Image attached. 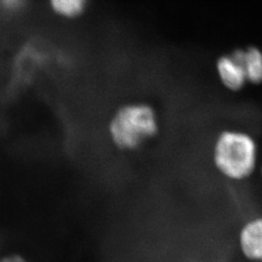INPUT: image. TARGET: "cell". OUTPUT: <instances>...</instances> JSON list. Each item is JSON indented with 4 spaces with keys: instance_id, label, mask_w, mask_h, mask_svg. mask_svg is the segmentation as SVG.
<instances>
[{
    "instance_id": "cell-1",
    "label": "cell",
    "mask_w": 262,
    "mask_h": 262,
    "mask_svg": "<svg viewBox=\"0 0 262 262\" xmlns=\"http://www.w3.org/2000/svg\"><path fill=\"white\" fill-rule=\"evenodd\" d=\"M160 130L157 110L147 102L122 104L113 113L107 124L108 138L113 146L123 152L141 149L155 139Z\"/></svg>"
},
{
    "instance_id": "cell-2",
    "label": "cell",
    "mask_w": 262,
    "mask_h": 262,
    "mask_svg": "<svg viewBox=\"0 0 262 262\" xmlns=\"http://www.w3.org/2000/svg\"><path fill=\"white\" fill-rule=\"evenodd\" d=\"M257 160V145L244 131H221L213 143L212 161L216 172L229 181L240 182L252 176Z\"/></svg>"
},
{
    "instance_id": "cell-3",
    "label": "cell",
    "mask_w": 262,
    "mask_h": 262,
    "mask_svg": "<svg viewBox=\"0 0 262 262\" xmlns=\"http://www.w3.org/2000/svg\"><path fill=\"white\" fill-rule=\"evenodd\" d=\"M215 69L220 82L230 92L241 91L248 82L242 61L236 52L221 56Z\"/></svg>"
},
{
    "instance_id": "cell-4",
    "label": "cell",
    "mask_w": 262,
    "mask_h": 262,
    "mask_svg": "<svg viewBox=\"0 0 262 262\" xmlns=\"http://www.w3.org/2000/svg\"><path fill=\"white\" fill-rule=\"evenodd\" d=\"M238 243L246 258L262 262V217L253 219L242 226Z\"/></svg>"
},
{
    "instance_id": "cell-5",
    "label": "cell",
    "mask_w": 262,
    "mask_h": 262,
    "mask_svg": "<svg viewBox=\"0 0 262 262\" xmlns=\"http://www.w3.org/2000/svg\"><path fill=\"white\" fill-rule=\"evenodd\" d=\"M242 61L247 80L252 84L262 83V53L257 48L235 51Z\"/></svg>"
},
{
    "instance_id": "cell-6",
    "label": "cell",
    "mask_w": 262,
    "mask_h": 262,
    "mask_svg": "<svg viewBox=\"0 0 262 262\" xmlns=\"http://www.w3.org/2000/svg\"><path fill=\"white\" fill-rule=\"evenodd\" d=\"M56 15L66 19H75L84 14L88 0H49Z\"/></svg>"
},
{
    "instance_id": "cell-7",
    "label": "cell",
    "mask_w": 262,
    "mask_h": 262,
    "mask_svg": "<svg viewBox=\"0 0 262 262\" xmlns=\"http://www.w3.org/2000/svg\"><path fill=\"white\" fill-rule=\"evenodd\" d=\"M28 4V0H0V8L7 13H18Z\"/></svg>"
},
{
    "instance_id": "cell-8",
    "label": "cell",
    "mask_w": 262,
    "mask_h": 262,
    "mask_svg": "<svg viewBox=\"0 0 262 262\" xmlns=\"http://www.w3.org/2000/svg\"><path fill=\"white\" fill-rule=\"evenodd\" d=\"M0 262H27L24 258L18 255H11V256H6L2 259H0Z\"/></svg>"
},
{
    "instance_id": "cell-9",
    "label": "cell",
    "mask_w": 262,
    "mask_h": 262,
    "mask_svg": "<svg viewBox=\"0 0 262 262\" xmlns=\"http://www.w3.org/2000/svg\"><path fill=\"white\" fill-rule=\"evenodd\" d=\"M261 175H262V170H261Z\"/></svg>"
}]
</instances>
